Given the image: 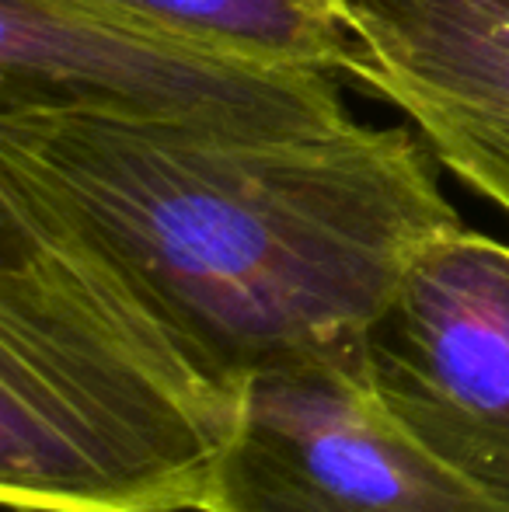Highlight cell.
Returning a JSON list of instances; mask_svg holds the SVG:
<instances>
[{
    "instance_id": "2",
    "label": "cell",
    "mask_w": 509,
    "mask_h": 512,
    "mask_svg": "<svg viewBox=\"0 0 509 512\" xmlns=\"http://www.w3.org/2000/svg\"><path fill=\"white\" fill-rule=\"evenodd\" d=\"M217 359L74 216L0 171V499L203 512L241 422Z\"/></svg>"
},
{
    "instance_id": "9",
    "label": "cell",
    "mask_w": 509,
    "mask_h": 512,
    "mask_svg": "<svg viewBox=\"0 0 509 512\" xmlns=\"http://www.w3.org/2000/svg\"><path fill=\"white\" fill-rule=\"evenodd\" d=\"M482 196H485V199H492V203L503 206L506 213H509V185H492V189H485Z\"/></svg>"
},
{
    "instance_id": "4",
    "label": "cell",
    "mask_w": 509,
    "mask_h": 512,
    "mask_svg": "<svg viewBox=\"0 0 509 512\" xmlns=\"http://www.w3.org/2000/svg\"><path fill=\"white\" fill-rule=\"evenodd\" d=\"M203 512H509L422 443L363 359H300L245 377L241 422Z\"/></svg>"
},
{
    "instance_id": "7",
    "label": "cell",
    "mask_w": 509,
    "mask_h": 512,
    "mask_svg": "<svg viewBox=\"0 0 509 512\" xmlns=\"http://www.w3.org/2000/svg\"><path fill=\"white\" fill-rule=\"evenodd\" d=\"M227 53L356 74L363 46L342 0H70Z\"/></svg>"
},
{
    "instance_id": "5",
    "label": "cell",
    "mask_w": 509,
    "mask_h": 512,
    "mask_svg": "<svg viewBox=\"0 0 509 512\" xmlns=\"http://www.w3.org/2000/svg\"><path fill=\"white\" fill-rule=\"evenodd\" d=\"M387 408L509 506V244L457 227L405 272L367 338Z\"/></svg>"
},
{
    "instance_id": "6",
    "label": "cell",
    "mask_w": 509,
    "mask_h": 512,
    "mask_svg": "<svg viewBox=\"0 0 509 512\" xmlns=\"http://www.w3.org/2000/svg\"><path fill=\"white\" fill-rule=\"evenodd\" d=\"M363 46L356 81L394 105L422 102L509 122V0H342Z\"/></svg>"
},
{
    "instance_id": "8",
    "label": "cell",
    "mask_w": 509,
    "mask_h": 512,
    "mask_svg": "<svg viewBox=\"0 0 509 512\" xmlns=\"http://www.w3.org/2000/svg\"><path fill=\"white\" fill-rule=\"evenodd\" d=\"M401 112L412 115L422 140L471 189L485 192L492 185H509V122L478 119L450 108L405 102Z\"/></svg>"
},
{
    "instance_id": "1",
    "label": "cell",
    "mask_w": 509,
    "mask_h": 512,
    "mask_svg": "<svg viewBox=\"0 0 509 512\" xmlns=\"http://www.w3.org/2000/svg\"><path fill=\"white\" fill-rule=\"evenodd\" d=\"M408 129L171 126L0 108V171L63 206L231 370L363 359L412 262L464 227Z\"/></svg>"
},
{
    "instance_id": "3",
    "label": "cell",
    "mask_w": 509,
    "mask_h": 512,
    "mask_svg": "<svg viewBox=\"0 0 509 512\" xmlns=\"http://www.w3.org/2000/svg\"><path fill=\"white\" fill-rule=\"evenodd\" d=\"M248 133L349 126L335 74L213 49L70 0H0V108Z\"/></svg>"
}]
</instances>
